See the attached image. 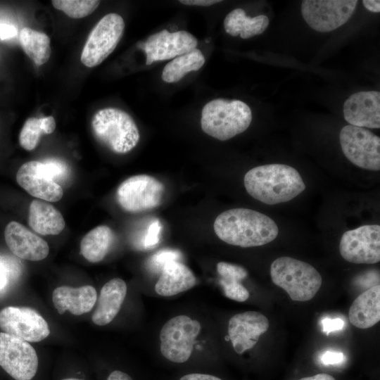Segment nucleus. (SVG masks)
<instances>
[{"instance_id": "nucleus-23", "label": "nucleus", "mask_w": 380, "mask_h": 380, "mask_svg": "<svg viewBox=\"0 0 380 380\" xmlns=\"http://www.w3.org/2000/svg\"><path fill=\"white\" fill-rule=\"evenodd\" d=\"M28 222L30 227L41 235H57L65 226L61 212L49 203L33 200L29 207Z\"/></svg>"}, {"instance_id": "nucleus-15", "label": "nucleus", "mask_w": 380, "mask_h": 380, "mask_svg": "<svg viewBox=\"0 0 380 380\" xmlns=\"http://www.w3.org/2000/svg\"><path fill=\"white\" fill-rule=\"evenodd\" d=\"M269 326L268 319L259 312L247 311L232 317L228 324V337L235 352L242 354L252 348Z\"/></svg>"}, {"instance_id": "nucleus-5", "label": "nucleus", "mask_w": 380, "mask_h": 380, "mask_svg": "<svg viewBox=\"0 0 380 380\" xmlns=\"http://www.w3.org/2000/svg\"><path fill=\"white\" fill-rule=\"evenodd\" d=\"M270 276L273 283L283 289L295 301L311 300L322 282L320 274L311 265L286 256L272 262Z\"/></svg>"}, {"instance_id": "nucleus-1", "label": "nucleus", "mask_w": 380, "mask_h": 380, "mask_svg": "<svg viewBox=\"0 0 380 380\" xmlns=\"http://www.w3.org/2000/svg\"><path fill=\"white\" fill-rule=\"evenodd\" d=\"M215 234L224 242L243 248L270 243L278 235L276 222L260 212L243 208L220 213L213 224Z\"/></svg>"}, {"instance_id": "nucleus-18", "label": "nucleus", "mask_w": 380, "mask_h": 380, "mask_svg": "<svg viewBox=\"0 0 380 380\" xmlns=\"http://www.w3.org/2000/svg\"><path fill=\"white\" fill-rule=\"evenodd\" d=\"M16 180L29 194L39 200L56 202L63 198V190L61 186L40 173L35 160L28 161L19 167Z\"/></svg>"}, {"instance_id": "nucleus-37", "label": "nucleus", "mask_w": 380, "mask_h": 380, "mask_svg": "<svg viewBox=\"0 0 380 380\" xmlns=\"http://www.w3.org/2000/svg\"><path fill=\"white\" fill-rule=\"evenodd\" d=\"M18 30L12 25L0 23V39H9L16 36Z\"/></svg>"}, {"instance_id": "nucleus-22", "label": "nucleus", "mask_w": 380, "mask_h": 380, "mask_svg": "<svg viewBox=\"0 0 380 380\" xmlns=\"http://www.w3.org/2000/svg\"><path fill=\"white\" fill-rule=\"evenodd\" d=\"M196 284L194 273L186 265L171 261L163 267L155 291L160 296H172L191 289Z\"/></svg>"}, {"instance_id": "nucleus-36", "label": "nucleus", "mask_w": 380, "mask_h": 380, "mask_svg": "<svg viewBox=\"0 0 380 380\" xmlns=\"http://www.w3.org/2000/svg\"><path fill=\"white\" fill-rule=\"evenodd\" d=\"M11 267L6 261L0 258V291L4 289L9 280Z\"/></svg>"}, {"instance_id": "nucleus-42", "label": "nucleus", "mask_w": 380, "mask_h": 380, "mask_svg": "<svg viewBox=\"0 0 380 380\" xmlns=\"http://www.w3.org/2000/svg\"><path fill=\"white\" fill-rule=\"evenodd\" d=\"M298 380H336L332 376L322 373L312 376L304 377Z\"/></svg>"}, {"instance_id": "nucleus-12", "label": "nucleus", "mask_w": 380, "mask_h": 380, "mask_svg": "<svg viewBox=\"0 0 380 380\" xmlns=\"http://www.w3.org/2000/svg\"><path fill=\"white\" fill-rule=\"evenodd\" d=\"M339 251L343 259L355 264H374L380 260V226L366 224L344 232Z\"/></svg>"}, {"instance_id": "nucleus-41", "label": "nucleus", "mask_w": 380, "mask_h": 380, "mask_svg": "<svg viewBox=\"0 0 380 380\" xmlns=\"http://www.w3.org/2000/svg\"><path fill=\"white\" fill-rule=\"evenodd\" d=\"M106 380H133V379L127 374L122 371L115 370L109 374Z\"/></svg>"}, {"instance_id": "nucleus-4", "label": "nucleus", "mask_w": 380, "mask_h": 380, "mask_svg": "<svg viewBox=\"0 0 380 380\" xmlns=\"http://www.w3.org/2000/svg\"><path fill=\"white\" fill-rule=\"evenodd\" d=\"M96 139L115 153H126L138 144L139 132L133 118L117 108L98 110L91 122Z\"/></svg>"}, {"instance_id": "nucleus-14", "label": "nucleus", "mask_w": 380, "mask_h": 380, "mask_svg": "<svg viewBox=\"0 0 380 380\" xmlns=\"http://www.w3.org/2000/svg\"><path fill=\"white\" fill-rule=\"evenodd\" d=\"M198 41L191 33L164 30L151 35L141 46L146 53V64L165 61L189 53L196 48Z\"/></svg>"}, {"instance_id": "nucleus-13", "label": "nucleus", "mask_w": 380, "mask_h": 380, "mask_svg": "<svg viewBox=\"0 0 380 380\" xmlns=\"http://www.w3.org/2000/svg\"><path fill=\"white\" fill-rule=\"evenodd\" d=\"M0 329L27 342H39L49 336L48 323L36 310L8 306L0 310Z\"/></svg>"}, {"instance_id": "nucleus-28", "label": "nucleus", "mask_w": 380, "mask_h": 380, "mask_svg": "<svg viewBox=\"0 0 380 380\" xmlns=\"http://www.w3.org/2000/svg\"><path fill=\"white\" fill-rule=\"evenodd\" d=\"M205 61L202 52L196 48L167 63L163 70L162 80L167 83L178 82L188 72L199 70Z\"/></svg>"}, {"instance_id": "nucleus-9", "label": "nucleus", "mask_w": 380, "mask_h": 380, "mask_svg": "<svg viewBox=\"0 0 380 380\" xmlns=\"http://www.w3.org/2000/svg\"><path fill=\"white\" fill-rule=\"evenodd\" d=\"M165 187L159 180L148 175H137L123 181L118 187L116 198L122 209L139 213L158 207Z\"/></svg>"}, {"instance_id": "nucleus-34", "label": "nucleus", "mask_w": 380, "mask_h": 380, "mask_svg": "<svg viewBox=\"0 0 380 380\" xmlns=\"http://www.w3.org/2000/svg\"><path fill=\"white\" fill-rule=\"evenodd\" d=\"M322 331L327 335L331 331L341 330L343 328L344 322L340 318H324L322 320Z\"/></svg>"}, {"instance_id": "nucleus-30", "label": "nucleus", "mask_w": 380, "mask_h": 380, "mask_svg": "<svg viewBox=\"0 0 380 380\" xmlns=\"http://www.w3.org/2000/svg\"><path fill=\"white\" fill-rule=\"evenodd\" d=\"M53 6L72 18H82L93 13L100 4L96 0H53Z\"/></svg>"}, {"instance_id": "nucleus-3", "label": "nucleus", "mask_w": 380, "mask_h": 380, "mask_svg": "<svg viewBox=\"0 0 380 380\" xmlns=\"http://www.w3.org/2000/svg\"><path fill=\"white\" fill-rule=\"evenodd\" d=\"M251 121L252 112L246 103L216 99L203 108L201 125L205 134L226 141L246 130Z\"/></svg>"}, {"instance_id": "nucleus-29", "label": "nucleus", "mask_w": 380, "mask_h": 380, "mask_svg": "<svg viewBox=\"0 0 380 380\" xmlns=\"http://www.w3.org/2000/svg\"><path fill=\"white\" fill-rule=\"evenodd\" d=\"M56 123L53 116L41 118L31 117L25 122L19 135V144L27 151L34 150L43 134H50L55 130Z\"/></svg>"}, {"instance_id": "nucleus-27", "label": "nucleus", "mask_w": 380, "mask_h": 380, "mask_svg": "<svg viewBox=\"0 0 380 380\" xmlns=\"http://www.w3.org/2000/svg\"><path fill=\"white\" fill-rule=\"evenodd\" d=\"M19 39L25 53L37 65H42L49 61L51 49V40L47 34L24 27L20 32Z\"/></svg>"}, {"instance_id": "nucleus-25", "label": "nucleus", "mask_w": 380, "mask_h": 380, "mask_svg": "<svg viewBox=\"0 0 380 380\" xmlns=\"http://www.w3.org/2000/svg\"><path fill=\"white\" fill-rule=\"evenodd\" d=\"M113 237V232L109 227L98 226L82 238L80 243V253L89 262H99L109 252Z\"/></svg>"}, {"instance_id": "nucleus-7", "label": "nucleus", "mask_w": 380, "mask_h": 380, "mask_svg": "<svg viewBox=\"0 0 380 380\" xmlns=\"http://www.w3.org/2000/svg\"><path fill=\"white\" fill-rule=\"evenodd\" d=\"M125 21L118 13L103 16L92 29L81 53V61L88 68L100 65L116 48L125 30Z\"/></svg>"}, {"instance_id": "nucleus-16", "label": "nucleus", "mask_w": 380, "mask_h": 380, "mask_svg": "<svg viewBox=\"0 0 380 380\" xmlns=\"http://www.w3.org/2000/svg\"><path fill=\"white\" fill-rule=\"evenodd\" d=\"M4 238L10 251L20 258L39 261L49 255V247L46 241L18 222L8 223Z\"/></svg>"}, {"instance_id": "nucleus-35", "label": "nucleus", "mask_w": 380, "mask_h": 380, "mask_svg": "<svg viewBox=\"0 0 380 380\" xmlns=\"http://www.w3.org/2000/svg\"><path fill=\"white\" fill-rule=\"evenodd\" d=\"M344 355L340 352L327 351L321 356V361L324 365H336L342 362Z\"/></svg>"}, {"instance_id": "nucleus-17", "label": "nucleus", "mask_w": 380, "mask_h": 380, "mask_svg": "<svg viewBox=\"0 0 380 380\" xmlns=\"http://www.w3.org/2000/svg\"><path fill=\"white\" fill-rule=\"evenodd\" d=\"M343 116L350 125L379 128L380 93L369 91L352 94L344 102Z\"/></svg>"}, {"instance_id": "nucleus-24", "label": "nucleus", "mask_w": 380, "mask_h": 380, "mask_svg": "<svg viewBox=\"0 0 380 380\" xmlns=\"http://www.w3.org/2000/svg\"><path fill=\"white\" fill-rule=\"evenodd\" d=\"M269 23V18L265 15L251 18L242 8H236L225 17L224 27L233 37L240 35L242 39H248L264 32Z\"/></svg>"}, {"instance_id": "nucleus-2", "label": "nucleus", "mask_w": 380, "mask_h": 380, "mask_svg": "<svg viewBox=\"0 0 380 380\" xmlns=\"http://www.w3.org/2000/svg\"><path fill=\"white\" fill-rule=\"evenodd\" d=\"M243 183L253 198L267 205L289 201L305 189L299 172L284 164L255 167L246 173Z\"/></svg>"}, {"instance_id": "nucleus-8", "label": "nucleus", "mask_w": 380, "mask_h": 380, "mask_svg": "<svg viewBox=\"0 0 380 380\" xmlns=\"http://www.w3.org/2000/svg\"><path fill=\"white\" fill-rule=\"evenodd\" d=\"M339 141L345 156L362 169L380 170V139L369 130L353 125L344 126Z\"/></svg>"}, {"instance_id": "nucleus-43", "label": "nucleus", "mask_w": 380, "mask_h": 380, "mask_svg": "<svg viewBox=\"0 0 380 380\" xmlns=\"http://www.w3.org/2000/svg\"><path fill=\"white\" fill-rule=\"evenodd\" d=\"M61 380H83V379H77V378H65V379H63Z\"/></svg>"}, {"instance_id": "nucleus-32", "label": "nucleus", "mask_w": 380, "mask_h": 380, "mask_svg": "<svg viewBox=\"0 0 380 380\" xmlns=\"http://www.w3.org/2000/svg\"><path fill=\"white\" fill-rule=\"evenodd\" d=\"M182 255L179 251L163 249L153 255L148 260V268L152 271L162 270L165 264L171 261H178Z\"/></svg>"}, {"instance_id": "nucleus-6", "label": "nucleus", "mask_w": 380, "mask_h": 380, "mask_svg": "<svg viewBox=\"0 0 380 380\" xmlns=\"http://www.w3.org/2000/svg\"><path fill=\"white\" fill-rule=\"evenodd\" d=\"M200 331L199 322L186 315H178L167 321L160 333L163 356L177 363L188 360Z\"/></svg>"}, {"instance_id": "nucleus-31", "label": "nucleus", "mask_w": 380, "mask_h": 380, "mask_svg": "<svg viewBox=\"0 0 380 380\" xmlns=\"http://www.w3.org/2000/svg\"><path fill=\"white\" fill-rule=\"evenodd\" d=\"M35 163L40 173L56 182L61 179H63L67 173L66 167L59 160H49L44 162L35 160Z\"/></svg>"}, {"instance_id": "nucleus-10", "label": "nucleus", "mask_w": 380, "mask_h": 380, "mask_svg": "<svg viewBox=\"0 0 380 380\" xmlns=\"http://www.w3.org/2000/svg\"><path fill=\"white\" fill-rule=\"evenodd\" d=\"M0 366L15 380H31L38 369L37 354L27 341L1 332Z\"/></svg>"}, {"instance_id": "nucleus-38", "label": "nucleus", "mask_w": 380, "mask_h": 380, "mask_svg": "<svg viewBox=\"0 0 380 380\" xmlns=\"http://www.w3.org/2000/svg\"><path fill=\"white\" fill-rule=\"evenodd\" d=\"M179 380H222L221 379L210 375V374H189L183 376Z\"/></svg>"}, {"instance_id": "nucleus-39", "label": "nucleus", "mask_w": 380, "mask_h": 380, "mask_svg": "<svg viewBox=\"0 0 380 380\" xmlns=\"http://www.w3.org/2000/svg\"><path fill=\"white\" fill-rule=\"evenodd\" d=\"M180 3L189 6H208L221 2L217 0H181Z\"/></svg>"}, {"instance_id": "nucleus-11", "label": "nucleus", "mask_w": 380, "mask_h": 380, "mask_svg": "<svg viewBox=\"0 0 380 380\" xmlns=\"http://www.w3.org/2000/svg\"><path fill=\"white\" fill-rule=\"evenodd\" d=\"M356 0H305L301 13L313 30L327 32L345 24L355 10Z\"/></svg>"}, {"instance_id": "nucleus-20", "label": "nucleus", "mask_w": 380, "mask_h": 380, "mask_svg": "<svg viewBox=\"0 0 380 380\" xmlns=\"http://www.w3.org/2000/svg\"><path fill=\"white\" fill-rule=\"evenodd\" d=\"M127 290L126 283L120 278L112 279L103 285L91 316L95 324H108L115 317L125 298Z\"/></svg>"}, {"instance_id": "nucleus-21", "label": "nucleus", "mask_w": 380, "mask_h": 380, "mask_svg": "<svg viewBox=\"0 0 380 380\" xmlns=\"http://www.w3.org/2000/svg\"><path fill=\"white\" fill-rule=\"evenodd\" d=\"M350 323L360 329H368L380 321V286L370 287L353 302L349 311Z\"/></svg>"}, {"instance_id": "nucleus-40", "label": "nucleus", "mask_w": 380, "mask_h": 380, "mask_svg": "<svg viewBox=\"0 0 380 380\" xmlns=\"http://www.w3.org/2000/svg\"><path fill=\"white\" fill-rule=\"evenodd\" d=\"M362 4L367 10L372 12H380V1L379 0H364Z\"/></svg>"}, {"instance_id": "nucleus-26", "label": "nucleus", "mask_w": 380, "mask_h": 380, "mask_svg": "<svg viewBox=\"0 0 380 380\" xmlns=\"http://www.w3.org/2000/svg\"><path fill=\"white\" fill-rule=\"evenodd\" d=\"M217 271L220 276V284L227 298L238 302H244L249 298L248 289L241 284L248 275L243 267L220 262L217 264Z\"/></svg>"}, {"instance_id": "nucleus-33", "label": "nucleus", "mask_w": 380, "mask_h": 380, "mask_svg": "<svg viewBox=\"0 0 380 380\" xmlns=\"http://www.w3.org/2000/svg\"><path fill=\"white\" fill-rule=\"evenodd\" d=\"M161 224L158 220H153L148 225L146 235L142 240V246L146 249L153 248L160 240Z\"/></svg>"}, {"instance_id": "nucleus-19", "label": "nucleus", "mask_w": 380, "mask_h": 380, "mask_svg": "<svg viewBox=\"0 0 380 380\" xmlns=\"http://www.w3.org/2000/svg\"><path fill=\"white\" fill-rule=\"evenodd\" d=\"M96 299V291L90 285L78 288L59 286L54 289L52 296L53 305L61 315L67 310L74 315L89 312Z\"/></svg>"}]
</instances>
